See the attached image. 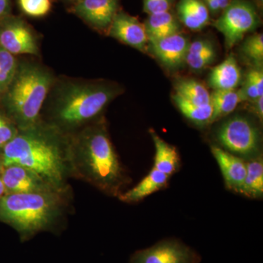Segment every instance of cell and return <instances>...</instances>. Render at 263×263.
<instances>
[{
	"label": "cell",
	"instance_id": "32",
	"mask_svg": "<svg viewBox=\"0 0 263 263\" xmlns=\"http://www.w3.org/2000/svg\"><path fill=\"white\" fill-rule=\"evenodd\" d=\"M10 0H0V22L9 16Z\"/></svg>",
	"mask_w": 263,
	"mask_h": 263
},
{
	"label": "cell",
	"instance_id": "12",
	"mask_svg": "<svg viewBox=\"0 0 263 263\" xmlns=\"http://www.w3.org/2000/svg\"><path fill=\"white\" fill-rule=\"evenodd\" d=\"M119 7V0H80L73 12L94 28L108 30Z\"/></svg>",
	"mask_w": 263,
	"mask_h": 263
},
{
	"label": "cell",
	"instance_id": "22",
	"mask_svg": "<svg viewBox=\"0 0 263 263\" xmlns=\"http://www.w3.org/2000/svg\"><path fill=\"white\" fill-rule=\"evenodd\" d=\"M175 93L200 106L211 105V93L205 86L193 79H182L175 84Z\"/></svg>",
	"mask_w": 263,
	"mask_h": 263
},
{
	"label": "cell",
	"instance_id": "34",
	"mask_svg": "<svg viewBox=\"0 0 263 263\" xmlns=\"http://www.w3.org/2000/svg\"><path fill=\"white\" fill-rule=\"evenodd\" d=\"M5 192H6V190H5L4 183H3L2 178H0V198L4 196Z\"/></svg>",
	"mask_w": 263,
	"mask_h": 263
},
{
	"label": "cell",
	"instance_id": "7",
	"mask_svg": "<svg viewBox=\"0 0 263 263\" xmlns=\"http://www.w3.org/2000/svg\"><path fill=\"white\" fill-rule=\"evenodd\" d=\"M259 22L257 8L253 4L247 0H230L214 25L222 34L226 48L231 49L245 34L257 28Z\"/></svg>",
	"mask_w": 263,
	"mask_h": 263
},
{
	"label": "cell",
	"instance_id": "30",
	"mask_svg": "<svg viewBox=\"0 0 263 263\" xmlns=\"http://www.w3.org/2000/svg\"><path fill=\"white\" fill-rule=\"evenodd\" d=\"M247 77L254 85L259 96L263 97V71L262 69H253L247 74Z\"/></svg>",
	"mask_w": 263,
	"mask_h": 263
},
{
	"label": "cell",
	"instance_id": "8",
	"mask_svg": "<svg viewBox=\"0 0 263 263\" xmlns=\"http://www.w3.org/2000/svg\"><path fill=\"white\" fill-rule=\"evenodd\" d=\"M0 48L13 55L38 53L30 28L22 19L10 15L0 22Z\"/></svg>",
	"mask_w": 263,
	"mask_h": 263
},
{
	"label": "cell",
	"instance_id": "23",
	"mask_svg": "<svg viewBox=\"0 0 263 263\" xmlns=\"http://www.w3.org/2000/svg\"><path fill=\"white\" fill-rule=\"evenodd\" d=\"M173 100L181 114L189 120L199 125L210 124L212 115V105L207 106L195 105L176 93L173 95Z\"/></svg>",
	"mask_w": 263,
	"mask_h": 263
},
{
	"label": "cell",
	"instance_id": "5",
	"mask_svg": "<svg viewBox=\"0 0 263 263\" xmlns=\"http://www.w3.org/2000/svg\"><path fill=\"white\" fill-rule=\"evenodd\" d=\"M119 93L117 87L106 84H71L58 99L57 117L68 125L89 120L98 115Z\"/></svg>",
	"mask_w": 263,
	"mask_h": 263
},
{
	"label": "cell",
	"instance_id": "25",
	"mask_svg": "<svg viewBox=\"0 0 263 263\" xmlns=\"http://www.w3.org/2000/svg\"><path fill=\"white\" fill-rule=\"evenodd\" d=\"M243 57L254 64H262L263 61V35L262 33L247 38L241 48Z\"/></svg>",
	"mask_w": 263,
	"mask_h": 263
},
{
	"label": "cell",
	"instance_id": "29",
	"mask_svg": "<svg viewBox=\"0 0 263 263\" xmlns=\"http://www.w3.org/2000/svg\"><path fill=\"white\" fill-rule=\"evenodd\" d=\"M15 136L13 127L0 116V147H4Z\"/></svg>",
	"mask_w": 263,
	"mask_h": 263
},
{
	"label": "cell",
	"instance_id": "15",
	"mask_svg": "<svg viewBox=\"0 0 263 263\" xmlns=\"http://www.w3.org/2000/svg\"><path fill=\"white\" fill-rule=\"evenodd\" d=\"M241 79L238 62L233 53L213 69L209 75V84L214 90H235Z\"/></svg>",
	"mask_w": 263,
	"mask_h": 263
},
{
	"label": "cell",
	"instance_id": "26",
	"mask_svg": "<svg viewBox=\"0 0 263 263\" xmlns=\"http://www.w3.org/2000/svg\"><path fill=\"white\" fill-rule=\"evenodd\" d=\"M21 9L32 17H41L47 14L51 8V0H18Z\"/></svg>",
	"mask_w": 263,
	"mask_h": 263
},
{
	"label": "cell",
	"instance_id": "17",
	"mask_svg": "<svg viewBox=\"0 0 263 263\" xmlns=\"http://www.w3.org/2000/svg\"><path fill=\"white\" fill-rule=\"evenodd\" d=\"M155 148L154 168L171 176L179 168L180 157L177 149L160 138L155 131H150Z\"/></svg>",
	"mask_w": 263,
	"mask_h": 263
},
{
	"label": "cell",
	"instance_id": "1",
	"mask_svg": "<svg viewBox=\"0 0 263 263\" xmlns=\"http://www.w3.org/2000/svg\"><path fill=\"white\" fill-rule=\"evenodd\" d=\"M3 164L22 166L53 184H59L63 178V162L58 146L33 132L15 136L5 145Z\"/></svg>",
	"mask_w": 263,
	"mask_h": 263
},
{
	"label": "cell",
	"instance_id": "14",
	"mask_svg": "<svg viewBox=\"0 0 263 263\" xmlns=\"http://www.w3.org/2000/svg\"><path fill=\"white\" fill-rule=\"evenodd\" d=\"M6 192L30 193L45 191L43 180L37 174L19 165L8 166L2 176Z\"/></svg>",
	"mask_w": 263,
	"mask_h": 263
},
{
	"label": "cell",
	"instance_id": "21",
	"mask_svg": "<svg viewBox=\"0 0 263 263\" xmlns=\"http://www.w3.org/2000/svg\"><path fill=\"white\" fill-rule=\"evenodd\" d=\"M241 103L238 90H214L211 94L212 115L210 124L234 111Z\"/></svg>",
	"mask_w": 263,
	"mask_h": 263
},
{
	"label": "cell",
	"instance_id": "35",
	"mask_svg": "<svg viewBox=\"0 0 263 263\" xmlns=\"http://www.w3.org/2000/svg\"><path fill=\"white\" fill-rule=\"evenodd\" d=\"M254 3L256 8H258L259 10L262 9L263 0H254Z\"/></svg>",
	"mask_w": 263,
	"mask_h": 263
},
{
	"label": "cell",
	"instance_id": "28",
	"mask_svg": "<svg viewBox=\"0 0 263 263\" xmlns=\"http://www.w3.org/2000/svg\"><path fill=\"white\" fill-rule=\"evenodd\" d=\"M175 0H143V10L148 15L169 11Z\"/></svg>",
	"mask_w": 263,
	"mask_h": 263
},
{
	"label": "cell",
	"instance_id": "33",
	"mask_svg": "<svg viewBox=\"0 0 263 263\" xmlns=\"http://www.w3.org/2000/svg\"><path fill=\"white\" fill-rule=\"evenodd\" d=\"M215 1L216 2V3L219 5L221 12L226 9L227 7L229 5L230 3V0H215Z\"/></svg>",
	"mask_w": 263,
	"mask_h": 263
},
{
	"label": "cell",
	"instance_id": "6",
	"mask_svg": "<svg viewBox=\"0 0 263 263\" xmlns=\"http://www.w3.org/2000/svg\"><path fill=\"white\" fill-rule=\"evenodd\" d=\"M216 138L221 148L238 157L259 156L260 133L249 118L236 115L227 119L216 130Z\"/></svg>",
	"mask_w": 263,
	"mask_h": 263
},
{
	"label": "cell",
	"instance_id": "2",
	"mask_svg": "<svg viewBox=\"0 0 263 263\" xmlns=\"http://www.w3.org/2000/svg\"><path fill=\"white\" fill-rule=\"evenodd\" d=\"M51 83V76L42 67L24 65L17 68L14 79L7 89L5 100L21 124L29 126L35 122Z\"/></svg>",
	"mask_w": 263,
	"mask_h": 263
},
{
	"label": "cell",
	"instance_id": "13",
	"mask_svg": "<svg viewBox=\"0 0 263 263\" xmlns=\"http://www.w3.org/2000/svg\"><path fill=\"white\" fill-rule=\"evenodd\" d=\"M212 152L220 167L227 187L240 194L247 174V162L221 147L212 146Z\"/></svg>",
	"mask_w": 263,
	"mask_h": 263
},
{
	"label": "cell",
	"instance_id": "20",
	"mask_svg": "<svg viewBox=\"0 0 263 263\" xmlns=\"http://www.w3.org/2000/svg\"><path fill=\"white\" fill-rule=\"evenodd\" d=\"M240 194L253 199L262 197L263 161L260 156L247 162V174Z\"/></svg>",
	"mask_w": 263,
	"mask_h": 263
},
{
	"label": "cell",
	"instance_id": "10",
	"mask_svg": "<svg viewBox=\"0 0 263 263\" xmlns=\"http://www.w3.org/2000/svg\"><path fill=\"white\" fill-rule=\"evenodd\" d=\"M110 36L141 51L148 49V40L144 24L136 17L118 11L108 29Z\"/></svg>",
	"mask_w": 263,
	"mask_h": 263
},
{
	"label": "cell",
	"instance_id": "18",
	"mask_svg": "<svg viewBox=\"0 0 263 263\" xmlns=\"http://www.w3.org/2000/svg\"><path fill=\"white\" fill-rule=\"evenodd\" d=\"M170 176L162 174L155 168H152L141 182L129 191L119 196L121 200L126 202H138L152 194L162 190L168 183Z\"/></svg>",
	"mask_w": 263,
	"mask_h": 263
},
{
	"label": "cell",
	"instance_id": "16",
	"mask_svg": "<svg viewBox=\"0 0 263 263\" xmlns=\"http://www.w3.org/2000/svg\"><path fill=\"white\" fill-rule=\"evenodd\" d=\"M180 22L192 31H200L210 22V12L202 0H180L177 5Z\"/></svg>",
	"mask_w": 263,
	"mask_h": 263
},
{
	"label": "cell",
	"instance_id": "27",
	"mask_svg": "<svg viewBox=\"0 0 263 263\" xmlns=\"http://www.w3.org/2000/svg\"><path fill=\"white\" fill-rule=\"evenodd\" d=\"M216 58V52L215 49L197 55V56H186L185 63L195 71L205 70L209 66L212 65L215 61Z\"/></svg>",
	"mask_w": 263,
	"mask_h": 263
},
{
	"label": "cell",
	"instance_id": "36",
	"mask_svg": "<svg viewBox=\"0 0 263 263\" xmlns=\"http://www.w3.org/2000/svg\"><path fill=\"white\" fill-rule=\"evenodd\" d=\"M65 1L70 2V3H73L74 4H76V3L80 1V0H65Z\"/></svg>",
	"mask_w": 263,
	"mask_h": 263
},
{
	"label": "cell",
	"instance_id": "4",
	"mask_svg": "<svg viewBox=\"0 0 263 263\" xmlns=\"http://www.w3.org/2000/svg\"><path fill=\"white\" fill-rule=\"evenodd\" d=\"M81 158L90 181L108 193H117L124 176L113 145L105 131L98 129L86 134L81 145Z\"/></svg>",
	"mask_w": 263,
	"mask_h": 263
},
{
	"label": "cell",
	"instance_id": "24",
	"mask_svg": "<svg viewBox=\"0 0 263 263\" xmlns=\"http://www.w3.org/2000/svg\"><path fill=\"white\" fill-rule=\"evenodd\" d=\"M18 65L14 56L0 48V92H4L14 79Z\"/></svg>",
	"mask_w": 263,
	"mask_h": 263
},
{
	"label": "cell",
	"instance_id": "9",
	"mask_svg": "<svg viewBox=\"0 0 263 263\" xmlns=\"http://www.w3.org/2000/svg\"><path fill=\"white\" fill-rule=\"evenodd\" d=\"M199 257L188 247L176 240H164L138 251L130 263H197Z\"/></svg>",
	"mask_w": 263,
	"mask_h": 263
},
{
	"label": "cell",
	"instance_id": "11",
	"mask_svg": "<svg viewBox=\"0 0 263 263\" xmlns=\"http://www.w3.org/2000/svg\"><path fill=\"white\" fill-rule=\"evenodd\" d=\"M189 44L187 37L178 32L150 41L148 48L164 67L175 70L184 63Z\"/></svg>",
	"mask_w": 263,
	"mask_h": 263
},
{
	"label": "cell",
	"instance_id": "3",
	"mask_svg": "<svg viewBox=\"0 0 263 263\" xmlns=\"http://www.w3.org/2000/svg\"><path fill=\"white\" fill-rule=\"evenodd\" d=\"M57 211L56 199L45 191L10 193L0 198V219L14 227L24 236L46 228Z\"/></svg>",
	"mask_w": 263,
	"mask_h": 263
},
{
	"label": "cell",
	"instance_id": "31",
	"mask_svg": "<svg viewBox=\"0 0 263 263\" xmlns=\"http://www.w3.org/2000/svg\"><path fill=\"white\" fill-rule=\"evenodd\" d=\"M252 104V110L255 115L259 118V120L262 121L263 118V97L257 98V100L251 102Z\"/></svg>",
	"mask_w": 263,
	"mask_h": 263
},
{
	"label": "cell",
	"instance_id": "19",
	"mask_svg": "<svg viewBox=\"0 0 263 263\" xmlns=\"http://www.w3.org/2000/svg\"><path fill=\"white\" fill-rule=\"evenodd\" d=\"M148 42L180 32L181 25L170 11L148 15L144 24Z\"/></svg>",
	"mask_w": 263,
	"mask_h": 263
}]
</instances>
